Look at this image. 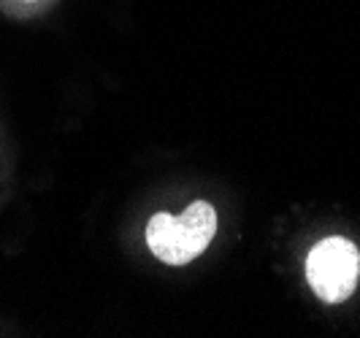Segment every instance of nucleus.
Masks as SVG:
<instances>
[{
  "instance_id": "obj_1",
  "label": "nucleus",
  "mask_w": 360,
  "mask_h": 338,
  "mask_svg": "<svg viewBox=\"0 0 360 338\" xmlns=\"http://www.w3.org/2000/svg\"><path fill=\"white\" fill-rule=\"evenodd\" d=\"M217 233V212L212 203L195 200L179 216L155 214L146 225V247L165 266H187L206 252Z\"/></svg>"
},
{
  "instance_id": "obj_2",
  "label": "nucleus",
  "mask_w": 360,
  "mask_h": 338,
  "mask_svg": "<svg viewBox=\"0 0 360 338\" xmlns=\"http://www.w3.org/2000/svg\"><path fill=\"white\" fill-rule=\"evenodd\" d=\"M307 279L314 295L325 303H344L358 287L360 252L347 238H325L309 252Z\"/></svg>"
}]
</instances>
